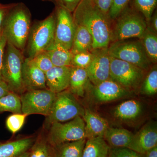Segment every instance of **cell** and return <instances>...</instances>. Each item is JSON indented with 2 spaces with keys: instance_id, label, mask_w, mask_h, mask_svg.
<instances>
[{
  "instance_id": "obj_1",
  "label": "cell",
  "mask_w": 157,
  "mask_h": 157,
  "mask_svg": "<svg viewBox=\"0 0 157 157\" xmlns=\"http://www.w3.org/2000/svg\"><path fill=\"white\" fill-rule=\"evenodd\" d=\"M73 13L75 24L83 26L91 35L93 49L108 47L111 42L110 20L95 0H81Z\"/></svg>"
},
{
  "instance_id": "obj_2",
  "label": "cell",
  "mask_w": 157,
  "mask_h": 157,
  "mask_svg": "<svg viewBox=\"0 0 157 157\" xmlns=\"http://www.w3.org/2000/svg\"><path fill=\"white\" fill-rule=\"evenodd\" d=\"M31 17L29 9L24 3H14L4 24L7 42L23 52L32 26Z\"/></svg>"
},
{
  "instance_id": "obj_3",
  "label": "cell",
  "mask_w": 157,
  "mask_h": 157,
  "mask_svg": "<svg viewBox=\"0 0 157 157\" xmlns=\"http://www.w3.org/2000/svg\"><path fill=\"white\" fill-rule=\"evenodd\" d=\"M56 17L55 11L45 19L32 25L25 48L27 57L32 59L45 51L54 42Z\"/></svg>"
},
{
  "instance_id": "obj_4",
  "label": "cell",
  "mask_w": 157,
  "mask_h": 157,
  "mask_svg": "<svg viewBox=\"0 0 157 157\" xmlns=\"http://www.w3.org/2000/svg\"><path fill=\"white\" fill-rule=\"evenodd\" d=\"M23 52L7 42L2 70V77L12 92L20 96L25 91L23 83Z\"/></svg>"
},
{
  "instance_id": "obj_5",
  "label": "cell",
  "mask_w": 157,
  "mask_h": 157,
  "mask_svg": "<svg viewBox=\"0 0 157 157\" xmlns=\"http://www.w3.org/2000/svg\"><path fill=\"white\" fill-rule=\"evenodd\" d=\"M115 20L114 25L111 27V42L131 38L140 39L147 26L143 15L127 8Z\"/></svg>"
},
{
  "instance_id": "obj_6",
  "label": "cell",
  "mask_w": 157,
  "mask_h": 157,
  "mask_svg": "<svg viewBox=\"0 0 157 157\" xmlns=\"http://www.w3.org/2000/svg\"><path fill=\"white\" fill-rule=\"evenodd\" d=\"M84 111L76 96L69 89L65 90L56 94L50 112L46 117L44 127L48 129L53 123L64 122L77 117H82Z\"/></svg>"
},
{
  "instance_id": "obj_7",
  "label": "cell",
  "mask_w": 157,
  "mask_h": 157,
  "mask_svg": "<svg viewBox=\"0 0 157 157\" xmlns=\"http://www.w3.org/2000/svg\"><path fill=\"white\" fill-rule=\"evenodd\" d=\"M110 56L132 64L147 71L152 63L147 55L140 39L124 40L111 42L108 47Z\"/></svg>"
},
{
  "instance_id": "obj_8",
  "label": "cell",
  "mask_w": 157,
  "mask_h": 157,
  "mask_svg": "<svg viewBox=\"0 0 157 157\" xmlns=\"http://www.w3.org/2000/svg\"><path fill=\"white\" fill-rule=\"evenodd\" d=\"M47 130L46 137L52 146L65 142L86 139L84 120L80 116L64 122L53 123Z\"/></svg>"
},
{
  "instance_id": "obj_9",
  "label": "cell",
  "mask_w": 157,
  "mask_h": 157,
  "mask_svg": "<svg viewBox=\"0 0 157 157\" xmlns=\"http://www.w3.org/2000/svg\"><path fill=\"white\" fill-rule=\"evenodd\" d=\"M145 72L132 64L110 56V78L130 91L140 88Z\"/></svg>"
},
{
  "instance_id": "obj_10",
  "label": "cell",
  "mask_w": 157,
  "mask_h": 157,
  "mask_svg": "<svg viewBox=\"0 0 157 157\" xmlns=\"http://www.w3.org/2000/svg\"><path fill=\"white\" fill-rule=\"evenodd\" d=\"M56 94L48 89L25 91L20 97L21 113L26 116L49 114Z\"/></svg>"
},
{
  "instance_id": "obj_11",
  "label": "cell",
  "mask_w": 157,
  "mask_h": 157,
  "mask_svg": "<svg viewBox=\"0 0 157 157\" xmlns=\"http://www.w3.org/2000/svg\"><path fill=\"white\" fill-rule=\"evenodd\" d=\"M91 101L96 104H103L121 100L132 96L128 90L111 78L96 85L90 83L86 92Z\"/></svg>"
},
{
  "instance_id": "obj_12",
  "label": "cell",
  "mask_w": 157,
  "mask_h": 157,
  "mask_svg": "<svg viewBox=\"0 0 157 157\" xmlns=\"http://www.w3.org/2000/svg\"><path fill=\"white\" fill-rule=\"evenodd\" d=\"M54 11L56 17L54 42L70 50L76 30L73 14L59 5Z\"/></svg>"
},
{
  "instance_id": "obj_13",
  "label": "cell",
  "mask_w": 157,
  "mask_h": 157,
  "mask_svg": "<svg viewBox=\"0 0 157 157\" xmlns=\"http://www.w3.org/2000/svg\"><path fill=\"white\" fill-rule=\"evenodd\" d=\"M93 58L86 68L90 82L96 85L110 78V56L108 47L92 50Z\"/></svg>"
},
{
  "instance_id": "obj_14",
  "label": "cell",
  "mask_w": 157,
  "mask_h": 157,
  "mask_svg": "<svg viewBox=\"0 0 157 157\" xmlns=\"http://www.w3.org/2000/svg\"><path fill=\"white\" fill-rule=\"evenodd\" d=\"M157 146V124L151 121L134 134L129 148L141 155Z\"/></svg>"
},
{
  "instance_id": "obj_15",
  "label": "cell",
  "mask_w": 157,
  "mask_h": 157,
  "mask_svg": "<svg viewBox=\"0 0 157 157\" xmlns=\"http://www.w3.org/2000/svg\"><path fill=\"white\" fill-rule=\"evenodd\" d=\"M22 78L25 91L47 89L45 73L28 58H25L23 64Z\"/></svg>"
},
{
  "instance_id": "obj_16",
  "label": "cell",
  "mask_w": 157,
  "mask_h": 157,
  "mask_svg": "<svg viewBox=\"0 0 157 157\" xmlns=\"http://www.w3.org/2000/svg\"><path fill=\"white\" fill-rule=\"evenodd\" d=\"M70 67H53L45 73L46 88L55 94L68 89Z\"/></svg>"
},
{
  "instance_id": "obj_17",
  "label": "cell",
  "mask_w": 157,
  "mask_h": 157,
  "mask_svg": "<svg viewBox=\"0 0 157 157\" xmlns=\"http://www.w3.org/2000/svg\"><path fill=\"white\" fill-rule=\"evenodd\" d=\"M82 117L85 123L86 139L104 137L105 132L109 127L105 119L88 109H85Z\"/></svg>"
},
{
  "instance_id": "obj_18",
  "label": "cell",
  "mask_w": 157,
  "mask_h": 157,
  "mask_svg": "<svg viewBox=\"0 0 157 157\" xmlns=\"http://www.w3.org/2000/svg\"><path fill=\"white\" fill-rule=\"evenodd\" d=\"M31 136L0 143V157H18L29 151L36 140Z\"/></svg>"
},
{
  "instance_id": "obj_19",
  "label": "cell",
  "mask_w": 157,
  "mask_h": 157,
  "mask_svg": "<svg viewBox=\"0 0 157 157\" xmlns=\"http://www.w3.org/2000/svg\"><path fill=\"white\" fill-rule=\"evenodd\" d=\"M143 107L140 101L134 99L124 101L114 108L113 116L119 120L131 121L138 118L142 114Z\"/></svg>"
},
{
  "instance_id": "obj_20",
  "label": "cell",
  "mask_w": 157,
  "mask_h": 157,
  "mask_svg": "<svg viewBox=\"0 0 157 157\" xmlns=\"http://www.w3.org/2000/svg\"><path fill=\"white\" fill-rule=\"evenodd\" d=\"M90 83L86 69L70 67L68 89L74 96L83 98Z\"/></svg>"
},
{
  "instance_id": "obj_21",
  "label": "cell",
  "mask_w": 157,
  "mask_h": 157,
  "mask_svg": "<svg viewBox=\"0 0 157 157\" xmlns=\"http://www.w3.org/2000/svg\"><path fill=\"white\" fill-rule=\"evenodd\" d=\"M134 135L126 129L109 127L103 137L111 148H129Z\"/></svg>"
},
{
  "instance_id": "obj_22",
  "label": "cell",
  "mask_w": 157,
  "mask_h": 157,
  "mask_svg": "<svg viewBox=\"0 0 157 157\" xmlns=\"http://www.w3.org/2000/svg\"><path fill=\"white\" fill-rule=\"evenodd\" d=\"M75 26L76 30L70 50L71 52L74 54L78 52L91 51L93 49V40L90 33L83 26L76 25Z\"/></svg>"
},
{
  "instance_id": "obj_23",
  "label": "cell",
  "mask_w": 157,
  "mask_h": 157,
  "mask_svg": "<svg viewBox=\"0 0 157 157\" xmlns=\"http://www.w3.org/2000/svg\"><path fill=\"white\" fill-rule=\"evenodd\" d=\"M110 147L103 137L86 139L82 157H108Z\"/></svg>"
},
{
  "instance_id": "obj_24",
  "label": "cell",
  "mask_w": 157,
  "mask_h": 157,
  "mask_svg": "<svg viewBox=\"0 0 157 157\" xmlns=\"http://www.w3.org/2000/svg\"><path fill=\"white\" fill-rule=\"evenodd\" d=\"M45 51L48 54L54 67H71L73 54L71 51L54 42Z\"/></svg>"
},
{
  "instance_id": "obj_25",
  "label": "cell",
  "mask_w": 157,
  "mask_h": 157,
  "mask_svg": "<svg viewBox=\"0 0 157 157\" xmlns=\"http://www.w3.org/2000/svg\"><path fill=\"white\" fill-rule=\"evenodd\" d=\"M86 140L82 139L53 146L54 157H82Z\"/></svg>"
},
{
  "instance_id": "obj_26",
  "label": "cell",
  "mask_w": 157,
  "mask_h": 157,
  "mask_svg": "<svg viewBox=\"0 0 157 157\" xmlns=\"http://www.w3.org/2000/svg\"><path fill=\"white\" fill-rule=\"evenodd\" d=\"M147 55L152 63L157 61V33L147 26L146 30L140 39Z\"/></svg>"
},
{
  "instance_id": "obj_27",
  "label": "cell",
  "mask_w": 157,
  "mask_h": 157,
  "mask_svg": "<svg viewBox=\"0 0 157 157\" xmlns=\"http://www.w3.org/2000/svg\"><path fill=\"white\" fill-rule=\"evenodd\" d=\"M29 157H54L53 146L49 143L46 136L41 135L36 137L30 149Z\"/></svg>"
},
{
  "instance_id": "obj_28",
  "label": "cell",
  "mask_w": 157,
  "mask_h": 157,
  "mask_svg": "<svg viewBox=\"0 0 157 157\" xmlns=\"http://www.w3.org/2000/svg\"><path fill=\"white\" fill-rule=\"evenodd\" d=\"M5 112L22 113L19 95L10 92L8 94L0 98V113Z\"/></svg>"
},
{
  "instance_id": "obj_29",
  "label": "cell",
  "mask_w": 157,
  "mask_h": 157,
  "mask_svg": "<svg viewBox=\"0 0 157 157\" xmlns=\"http://www.w3.org/2000/svg\"><path fill=\"white\" fill-rule=\"evenodd\" d=\"M140 94L147 96L155 95L157 93V68L155 65L144 78L140 87Z\"/></svg>"
},
{
  "instance_id": "obj_30",
  "label": "cell",
  "mask_w": 157,
  "mask_h": 157,
  "mask_svg": "<svg viewBox=\"0 0 157 157\" xmlns=\"http://www.w3.org/2000/svg\"><path fill=\"white\" fill-rule=\"evenodd\" d=\"M157 0H135V6L148 24L157 5Z\"/></svg>"
},
{
  "instance_id": "obj_31",
  "label": "cell",
  "mask_w": 157,
  "mask_h": 157,
  "mask_svg": "<svg viewBox=\"0 0 157 157\" xmlns=\"http://www.w3.org/2000/svg\"><path fill=\"white\" fill-rule=\"evenodd\" d=\"M27 116L22 113H13L6 120L7 128L11 133L15 134L22 128Z\"/></svg>"
},
{
  "instance_id": "obj_32",
  "label": "cell",
  "mask_w": 157,
  "mask_h": 157,
  "mask_svg": "<svg viewBox=\"0 0 157 157\" xmlns=\"http://www.w3.org/2000/svg\"><path fill=\"white\" fill-rule=\"evenodd\" d=\"M92 58V51L74 54L72 57L71 67L86 69L89 66Z\"/></svg>"
},
{
  "instance_id": "obj_33",
  "label": "cell",
  "mask_w": 157,
  "mask_h": 157,
  "mask_svg": "<svg viewBox=\"0 0 157 157\" xmlns=\"http://www.w3.org/2000/svg\"><path fill=\"white\" fill-rule=\"evenodd\" d=\"M30 59H31L35 65L45 73L54 67L46 51L39 53L33 58Z\"/></svg>"
},
{
  "instance_id": "obj_34",
  "label": "cell",
  "mask_w": 157,
  "mask_h": 157,
  "mask_svg": "<svg viewBox=\"0 0 157 157\" xmlns=\"http://www.w3.org/2000/svg\"><path fill=\"white\" fill-rule=\"evenodd\" d=\"M129 1L130 0H113L108 13V17L110 20H114L118 17L126 8Z\"/></svg>"
},
{
  "instance_id": "obj_35",
  "label": "cell",
  "mask_w": 157,
  "mask_h": 157,
  "mask_svg": "<svg viewBox=\"0 0 157 157\" xmlns=\"http://www.w3.org/2000/svg\"><path fill=\"white\" fill-rule=\"evenodd\" d=\"M108 157H144V155L129 148H111Z\"/></svg>"
},
{
  "instance_id": "obj_36",
  "label": "cell",
  "mask_w": 157,
  "mask_h": 157,
  "mask_svg": "<svg viewBox=\"0 0 157 157\" xmlns=\"http://www.w3.org/2000/svg\"><path fill=\"white\" fill-rule=\"evenodd\" d=\"M14 5V3L9 5H0V35L2 33L7 14Z\"/></svg>"
},
{
  "instance_id": "obj_37",
  "label": "cell",
  "mask_w": 157,
  "mask_h": 157,
  "mask_svg": "<svg viewBox=\"0 0 157 157\" xmlns=\"http://www.w3.org/2000/svg\"><path fill=\"white\" fill-rule=\"evenodd\" d=\"M81 0H57L59 6L73 13Z\"/></svg>"
},
{
  "instance_id": "obj_38",
  "label": "cell",
  "mask_w": 157,
  "mask_h": 157,
  "mask_svg": "<svg viewBox=\"0 0 157 157\" xmlns=\"http://www.w3.org/2000/svg\"><path fill=\"white\" fill-rule=\"evenodd\" d=\"M7 39L6 34L3 31L0 35V80H3L2 75V67L3 59L5 48L7 45Z\"/></svg>"
},
{
  "instance_id": "obj_39",
  "label": "cell",
  "mask_w": 157,
  "mask_h": 157,
  "mask_svg": "<svg viewBox=\"0 0 157 157\" xmlns=\"http://www.w3.org/2000/svg\"><path fill=\"white\" fill-rule=\"evenodd\" d=\"M113 0H95L96 5L104 14L108 16Z\"/></svg>"
},
{
  "instance_id": "obj_40",
  "label": "cell",
  "mask_w": 157,
  "mask_h": 157,
  "mask_svg": "<svg viewBox=\"0 0 157 157\" xmlns=\"http://www.w3.org/2000/svg\"><path fill=\"white\" fill-rule=\"evenodd\" d=\"M11 92L4 80H0V98L6 96Z\"/></svg>"
},
{
  "instance_id": "obj_41",
  "label": "cell",
  "mask_w": 157,
  "mask_h": 157,
  "mask_svg": "<svg viewBox=\"0 0 157 157\" xmlns=\"http://www.w3.org/2000/svg\"><path fill=\"white\" fill-rule=\"evenodd\" d=\"M150 24L151 25H147L150 29L157 33V13H155L152 16L151 19L147 25Z\"/></svg>"
},
{
  "instance_id": "obj_42",
  "label": "cell",
  "mask_w": 157,
  "mask_h": 157,
  "mask_svg": "<svg viewBox=\"0 0 157 157\" xmlns=\"http://www.w3.org/2000/svg\"><path fill=\"white\" fill-rule=\"evenodd\" d=\"M144 157H157V146L149 150L144 155Z\"/></svg>"
},
{
  "instance_id": "obj_43",
  "label": "cell",
  "mask_w": 157,
  "mask_h": 157,
  "mask_svg": "<svg viewBox=\"0 0 157 157\" xmlns=\"http://www.w3.org/2000/svg\"><path fill=\"white\" fill-rule=\"evenodd\" d=\"M29 154L30 150L29 151L26 152L24 153L23 154L19 156L18 157H29Z\"/></svg>"
},
{
  "instance_id": "obj_44",
  "label": "cell",
  "mask_w": 157,
  "mask_h": 157,
  "mask_svg": "<svg viewBox=\"0 0 157 157\" xmlns=\"http://www.w3.org/2000/svg\"><path fill=\"white\" fill-rule=\"evenodd\" d=\"M43 1H54L56 2H57V0H43Z\"/></svg>"
},
{
  "instance_id": "obj_45",
  "label": "cell",
  "mask_w": 157,
  "mask_h": 157,
  "mask_svg": "<svg viewBox=\"0 0 157 157\" xmlns=\"http://www.w3.org/2000/svg\"><path fill=\"white\" fill-rule=\"evenodd\" d=\"M1 4H0V5H1Z\"/></svg>"
}]
</instances>
